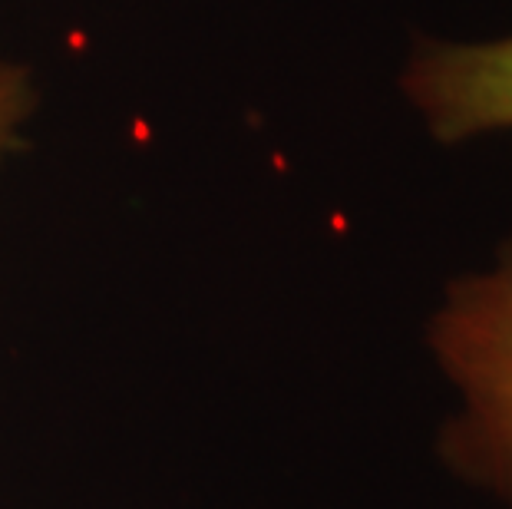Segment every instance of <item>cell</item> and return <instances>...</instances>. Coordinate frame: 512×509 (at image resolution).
Wrapping results in <instances>:
<instances>
[{
	"mask_svg": "<svg viewBox=\"0 0 512 509\" xmlns=\"http://www.w3.org/2000/svg\"><path fill=\"white\" fill-rule=\"evenodd\" d=\"M427 348L456 391L437 447L443 467L512 506V235L486 268L446 285L427 321Z\"/></svg>",
	"mask_w": 512,
	"mask_h": 509,
	"instance_id": "obj_1",
	"label": "cell"
},
{
	"mask_svg": "<svg viewBox=\"0 0 512 509\" xmlns=\"http://www.w3.org/2000/svg\"><path fill=\"white\" fill-rule=\"evenodd\" d=\"M400 93L443 146L512 133V34L493 40L420 37L403 63Z\"/></svg>",
	"mask_w": 512,
	"mask_h": 509,
	"instance_id": "obj_2",
	"label": "cell"
},
{
	"mask_svg": "<svg viewBox=\"0 0 512 509\" xmlns=\"http://www.w3.org/2000/svg\"><path fill=\"white\" fill-rule=\"evenodd\" d=\"M30 106H34V86H30L27 73L0 60V156L14 146L17 129L27 119Z\"/></svg>",
	"mask_w": 512,
	"mask_h": 509,
	"instance_id": "obj_3",
	"label": "cell"
}]
</instances>
